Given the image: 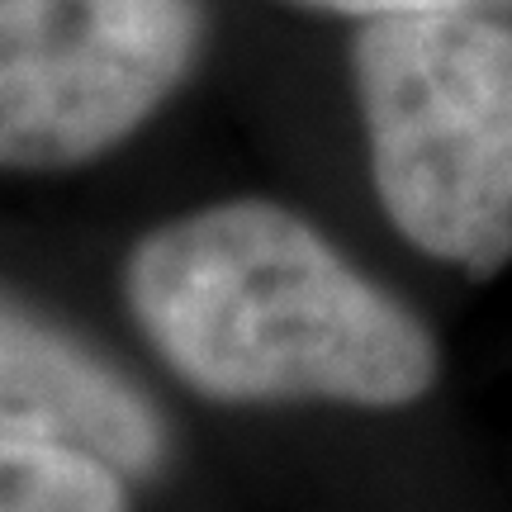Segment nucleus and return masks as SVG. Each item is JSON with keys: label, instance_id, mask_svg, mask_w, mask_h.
Returning a JSON list of instances; mask_svg holds the SVG:
<instances>
[{"label": "nucleus", "instance_id": "nucleus-1", "mask_svg": "<svg viewBox=\"0 0 512 512\" xmlns=\"http://www.w3.org/2000/svg\"><path fill=\"white\" fill-rule=\"evenodd\" d=\"M128 304L209 399L413 403L437 347L309 223L266 200L209 204L133 247Z\"/></svg>", "mask_w": 512, "mask_h": 512}, {"label": "nucleus", "instance_id": "nucleus-5", "mask_svg": "<svg viewBox=\"0 0 512 512\" xmlns=\"http://www.w3.org/2000/svg\"><path fill=\"white\" fill-rule=\"evenodd\" d=\"M0 512H128L110 460L48 437L0 432Z\"/></svg>", "mask_w": 512, "mask_h": 512}, {"label": "nucleus", "instance_id": "nucleus-2", "mask_svg": "<svg viewBox=\"0 0 512 512\" xmlns=\"http://www.w3.org/2000/svg\"><path fill=\"white\" fill-rule=\"evenodd\" d=\"M356 91L389 219L470 275L512 261V24L479 10L366 19Z\"/></svg>", "mask_w": 512, "mask_h": 512}, {"label": "nucleus", "instance_id": "nucleus-6", "mask_svg": "<svg viewBox=\"0 0 512 512\" xmlns=\"http://www.w3.org/2000/svg\"><path fill=\"white\" fill-rule=\"evenodd\" d=\"M313 10H337V15H418V10H479V15H503L512 10V0H299Z\"/></svg>", "mask_w": 512, "mask_h": 512}, {"label": "nucleus", "instance_id": "nucleus-3", "mask_svg": "<svg viewBox=\"0 0 512 512\" xmlns=\"http://www.w3.org/2000/svg\"><path fill=\"white\" fill-rule=\"evenodd\" d=\"M195 48V0H0V166L48 171L119 147Z\"/></svg>", "mask_w": 512, "mask_h": 512}, {"label": "nucleus", "instance_id": "nucleus-4", "mask_svg": "<svg viewBox=\"0 0 512 512\" xmlns=\"http://www.w3.org/2000/svg\"><path fill=\"white\" fill-rule=\"evenodd\" d=\"M0 432L48 437L147 475L162 460L152 403L72 337L0 299Z\"/></svg>", "mask_w": 512, "mask_h": 512}]
</instances>
